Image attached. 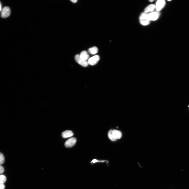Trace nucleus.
Here are the masks:
<instances>
[{
    "mask_svg": "<svg viewBox=\"0 0 189 189\" xmlns=\"http://www.w3.org/2000/svg\"><path fill=\"white\" fill-rule=\"evenodd\" d=\"M139 21L140 24L143 26H147L150 23L148 14L144 12L141 14L139 17Z\"/></svg>",
    "mask_w": 189,
    "mask_h": 189,
    "instance_id": "nucleus-1",
    "label": "nucleus"
},
{
    "mask_svg": "<svg viewBox=\"0 0 189 189\" xmlns=\"http://www.w3.org/2000/svg\"><path fill=\"white\" fill-rule=\"evenodd\" d=\"M160 15L159 12L154 11L148 14V19L150 21H155L157 20Z\"/></svg>",
    "mask_w": 189,
    "mask_h": 189,
    "instance_id": "nucleus-2",
    "label": "nucleus"
},
{
    "mask_svg": "<svg viewBox=\"0 0 189 189\" xmlns=\"http://www.w3.org/2000/svg\"><path fill=\"white\" fill-rule=\"evenodd\" d=\"M165 5L166 2L164 0H158L155 5L156 11L159 12L164 7Z\"/></svg>",
    "mask_w": 189,
    "mask_h": 189,
    "instance_id": "nucleus-3",
    "label": "nucleus"
},
{
    "mask_svg": "<svg viewBox=\"0 0 189 189\" xmlns=\"http://www.w3.org/2000/svg\"><path fill=\"white\" fill-rule=\"evenodd\" d=\"M77 142V139L75 138H72L68 140L65 143V146L68 148L74 146Z\"/></svg>",
    "mask_w": 189,
    "mask_h": 189,
    "instance_id": "nucleus-4",
    "label": "nucleus"
},
{
    "mask_svg": "<svg viewBox=\"0 0 189 189\" xmlns=\"http://www.w3.org/2000/svg\"><path fill=\"white\" fill-rule=\"evenodd\" d=\"M75 59L78 64L83 67H86L88 65V61L87 60H82L80 58L79 55H77L75 56Z\"/></svg>",
    "mask_w": 189,
    "mask_h": 189,
    "instance_id": "nucleus-5",
    "label": "nucleus"
},
{
    "mask_svg": "<svg viewBox=\"0 0 189 189\" xmlns=\"http://www.w3.org/2000/svg\"><path fill=\"white\" fill-rule=\"evenodd\" d=\"M10 14V8L6 6L3 9L1 12V16L3 18H6L9 16Z\"/></svg>",
    "mask_w": 189,
    "mask_h": 189,
    "instance_id": "nucleus-6",
    "label": "nucleus"
},
{
    "mask_svg": "<svg viewBox=\"0 0 189 189\" xmlns=\"http://www.w3.org/2000/svg\"><path fill=\"white\" fill-rule=\"evenodd\" d=\"M100 59V57L96 55L90 58L88 61V64L92 66L96 65Z\"/></svg>",
    "mask_w": 189,
    "mask_h": 189,
    "instance_id": "nucleus-7",
    "label": "nucleus"
},
{
    "mask_svg": "<svg viewBox=\"0 0 189 189\" xmlns=\"http://www.w3.org/2000/svg\"><path fill=\"white\" fill-rule=\"evenodd\" d=\"M155 9H156L155 5L150 4L148 5L145 8L144 10V12L147 14L149 13L154 12Z\"/></svg>",
    "mask_w": 189,
    "mask_h": 189,
    "instance_id": "nucleus-8",
    "label": "nucleus"
},
{
    "mask_svg": "<svg viewBox=\"0 0 189 189\" xmlns=\"http://www.w3.org/2000/svg\"><path fill=\"white\" fill-rule=\"evenodd\" d=\"M73 135V132L70 130L66 131L63 132L62 133V137L64 138L72 136Z\"/></svg>",
    "mask_w": 189,
    "mask_h": 189,
    "instance_id": "nucleus-9",
    "label": "nucleus"
},
{
    "mask_svg": "<svg viewBox=\"0 0 189 189\" xmlns=\"http://www.w3.org/2000/svg\"><path fill=\"white\" fill-rule=\"evenodd\" d=\"M112 134L114 138L116 140L120 139L122 137V133L119 131L116 130H113Z\"/></svg>",
    "mask_w": 189,
    "mask_h": 189,
    "instance_id": "nucleus-10",
    "label": "nucleus"
},
{
    "mask_svg": "<svg viewBox=\"0 0 189 189\" xmlns=\"http://www.w3.org/2000/svg\"><path fill=\"white\" fill-rule=\"evenodd\" d=\"M79 56L80 58L84 60H87L89 57L87 52L85 51H82Z\"/></svg>",
    "mask_w": 189,
    "mask_h": 189,
    "instance_id": "nucleus-11",
    "label": "nucleus"
},
{
    "mask_svg": "<svg viewBox=\"0 0 189 189\" xmlns=\"http://www.w3.org/2000/svg\"><path fill=\"white\" fill-rule=\"evenodd\" d=\"M88 51L91 54L95 55L98 52V49L97 47H94L90 48L88 49Z\"/></svg>",
    "mask_w": 189,
    "mask_h": 189,
    "instance_id": "nucleus-12",
    "label": "nucleus"
},
{
    "mask_svg": "<svg viewBox=\"0 0 189 189\" xmlns=\"http://www.w3.org/2000/svg\"><path fill=\"white\" fill-rule=\"evenodd\" d=\"M113 130H110L108 133V135L110 139L112 141H116L117 140L115 139L112 134V132Z\"/></svg>",
    "mask_w": 189,
    "mask_h": 189,
    "instance_id": "nucleus-13",
    "label": "nucleus"
},
{
    "mask_svg": "<svg viewBox=\"0 0 189 189\" xmlns=\"http://www.w3.org/2000/svg\"><path fill=\"white\" fill-rule=\"evenodd\" d=\"M6 180V177L3 175H0V183L4 184Z\"/></svg>",
    "mask_w": 189,
    "mask_h": 189,
    "instance_id": "nucleus-14",
    "label": "nucleus"
},
{
    "mask_svg": "<svg viewBox=\"0 0 189 189\" xmlns=\"http://www.w3.org/2000/svg\"><path fill=\"white\" fill-rule=\"evenodd\" d=\"M107 162L108 163V161L106 160H98L96 159H94L92 160L91 162V163L93 165V164L95 163H96L97 162Z\"/></svg>",
    "mask_w": 189,
    "mask_h": 189,
    "instance_id": "nucleus-15",
    "label": "nucleus"
},
{
    "mask_svg": "<svg viewBox=\"0 0 189 189\" xmlns=\"http://www.w3.org/2000/svg\"><path fill=\"white\" fill-rule=\"evenodd\" d=\"M5 161V158L3 155L0 152V165L3 164Z\"/></svg>",
    "mask_w": 189,
    "mask_h": 189,
    "instance_id": "nucleus-16",
    "label": "nucleus"
},
{
    "mask_svg": "<svg viewBox=\"0 0 189 189\" xmlns=\"http://www.w3.org/2000/svg\"><path fill=\"white\" fill-rule=\"evenodd\" d=\"M4 171V167L2 165H0V174L3 173Z\"/></svg>",
    "mask_w": 189,
    "mask_h": 189,
    "instance_id": "nucleus-17",
    "label": "nucleus"
},
{
    "mask_svg": "<svg viewBox=\"0 0 189 189\" xmlns=\"http://www.w3.org/2000/svg\"><path fill=\"white\" fill-rule=\"evenodd\" d=\"M5 186L4 184L0 183V189H4Z\"/></svg>",
    "mask_w": 189,
    "mask_h": 189,
    "instance_id": "nucleus-18",
    "label": "nucleus"
},
{
    "mask_svg": "<svg viewBox=\"0 0 189 189\" xmlns=\"http://www.w3.org/2000/svg\"><path fill=\"white\" fill-rule=\"evenodd\" d=\"M70 1L74 3H75L77 2V0H71V1Z\"/></svg>",
    "mask_w": 189,
    "mask_h": 189,
    "instance_id": "nucleus-19",
    "label": "nucleus"
},
{
    "mask_svg": "<svg viewBox=\"0 0 189 189\" xmlns=\"http://www.w3.org/2000/svg\"><path fill=\"white\" fill-rule=\"evenodd\" d=\"M1 3H0V11H1Z\"/></svg>",
    "mask_w": 189,
    "mask_h": 189,
    "instance_id": "nucleus-20",
    "label": "nucleus"
},
{
    "mask_svg": "<svg viewBox=\"0 0 189 189\" xmlns=\"http://www.w3.org/2000/svg\"><path fill=\"white\" fill-rule=\"evenodd\" d=\"M154 1H153V0H152V1H151H151H149V2H154Z\"/></svg>",
    "mask_w": 189,
    "mask_h": 189,
    "instance_id": "nucleus-21",
    "label": "nucleus"
},
{
    "mask_svg": "<svg viewBox=\"0 0 189 189\" xmlns=\"http://www.w3.org/2000/svg\"><path fill=\"white\" fill-rule=\"evenodd\" d=\"M188 107H189V106H188Z\"/></svg>",
    "mask_w": 189,
    "mask_h": 189,
    "instance_id": "nucleus-22",
    "label": "nucleus"
}]
</instances>
